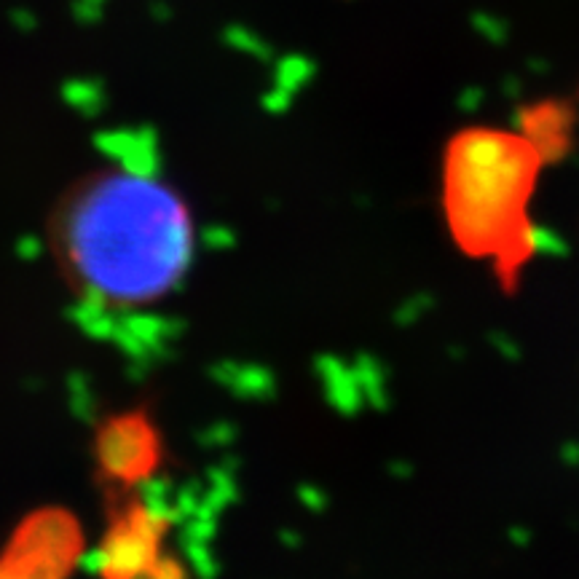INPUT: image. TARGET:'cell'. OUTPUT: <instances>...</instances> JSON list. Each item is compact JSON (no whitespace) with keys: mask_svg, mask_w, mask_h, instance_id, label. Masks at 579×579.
I'll use <instances>...</instances> for the list:
<instances>
[{"mask_svg":"<svg viewBox=\"0 0 579 579\" xmlns=\"http://www.w3.org/2000/svg\"><path fill=\"white\" fill-rule=\"evenodd\" d=\"M547 156L526 132L475 126L443 156V212L454 242L470 258L491 261L496 279L515 287L537 252L531 199Z\"/></svg>","mask_w":579,"mask_h":579,"instance_id":"7a4b0ae2","label":"cell"},{"mask_svg":"<svg viewBox=\"0 0 579 579\" xmlns=\"http://www.w3.org/2000/svg\"><path fill=\"white\" fill-rule=\"evenodd\" d=\"M81 553V531L65 512H41L0 558V579H65Z\"/></svg>","mask_w":579,"mask_h":579,"instance_id":"5b68a950","label":"cell"},{"mask_svg":"<svg viewBox=\"0 0 579 579\" xmlns=\"http://www.w3.org/2000/svg\"><path fill=\"white\" fill-rule=\"evenodd\" d=\"M172 531V510L143 496H124L113 510V521L97 553L102 579H151L159 563L164 539Z\"/></svg>","mask_w":579,"mask_h":579,"instance_id":"3957f363","label":"cell"},{"mask_svg":"<svg viewBox=\"0 0 579 579\" xmlns=\"http://www.w3.org/2000/svg\"><path fill=\"white\" fill-rule=\"evenodd\" d=\"M94 454L110 491H129L145 486L164 459L161 432L145 411H126L110 416L97 432Z\"/></svg>","mask_w":579,"mask_h":579,"instance_id":"277c9868","label":"cell"},{"mask_svg":"<svg viewBox=\"0 0 579 579\" xmlns=\"http://www.w3.org/2000/svg\"><path fill=\"white\" fill-rule=\"evenodd\" d=\"M49 242L70 293L108 317L175 293L196 239L183 196L126 159L70 185L49 220Z\"/></svg>","mask_w":579,"mask_h":579,"instance_id":"6da1fadb","label":"cell"}]
</instances>
